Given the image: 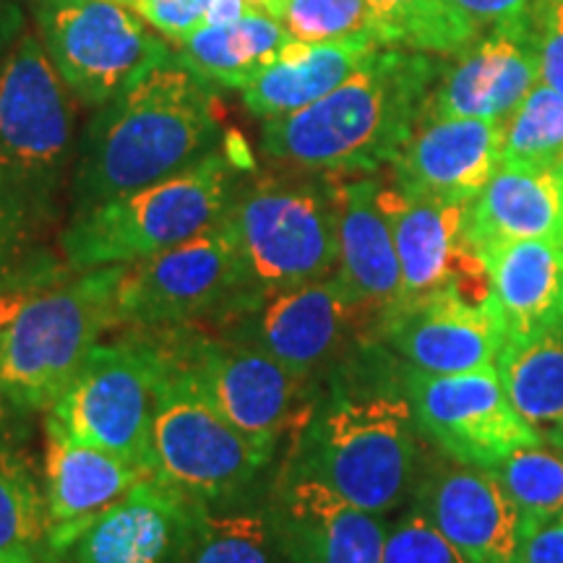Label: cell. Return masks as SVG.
<instances>
[{"mask_svg":"<svg viewBox=\"0 0 563 563\" xmlns=\"http://www.w3.org/2000/svg\"><path fill=\"white\" fill-rule=\"evenodd\" d=\"M426 456L402 361L368 336L308 386L282 467L389 517L410 504Z\"/></svg>","mask_w":563,"mask_h":563,"instance_id":"cell-1","label":"cell"},{"mask_svg":"<svg viewBox=\"0 0 563 563\" xmlns=\"http://www.w3.org/2000/svg\"><path fill=\"white\" fill-rule=\"evenodd\" d=\"M217 89L170 47L97 108L70 173V214L139 191L217 152Z\"/></svg>","mask_w":563,"mask_h":563,"instance_id":"cell-2","label":"cell"},{"mask_svg":"<svg viewBox=\"0 0 563 563\" xmlns=\"http://www.w3.org/2000/svg\"><path fill=\"white\" fill-rule=\"evenodd\" d=\"M441 66L378 47L347 81L290 115L264 121L262 150L298 173L355 178L391 165L426 115Z\"/></svg>","mask_w":563,"mask_h":563,"instance_id":"cell-3","label":"cell"},{"mask_svg":"<svg viewBox=\"0 0 563 563\" xmlns=\"http://www.w3.org/2000/svg\"><path fill=\"white\" fill-rule=\"evenodd\" d=\"M241 170L243 162L222 146L170 178L70 214L60 232V256L74 272H87L173 249L224 217Z\"/></svg>","mask_w":563,"mask_h":563,"instance_id":"cell-4","label":"cell"},{"mask_svg":"<svg viewBox=\"0 0 563 563\" xmlns=\"http://www.w3.org/2000/svg\"><path fill=\"white\" fill-rule=\"evenodd\" d=\"M40 34L21 32L0 58V186L34 228L58 209L74 173V102Z\"/></svg>","mask_w":563,"mask_h":563,"instance_id":"cell-5","label":"cell"},{"mask_svg":"<svg viewBox=\"0 0 563 563\" xmlns=\"http://www.w3.org/2000/svg\"><path fill=\"white\" fill-rule=\"evenodd\" d=\"M123 266L74 272L42 290L0 334V391L47 412L112 327Z\"/></svg>","mask_w":563,"mask_h":563,"instance_id":"cell-6","label":"cell"},{"mask_svg":"<svg viewBox=\"0 0 563 563\" xmlns=\"http://www.w3.org/2000/svg\"><path fill=\"white\" fill-rule=\"evenodd\" d=\"M228 214L241 243L251 295L336 272L340 211L336 183L329 175H258L238 186Z\"/></svg>","mask_w":563,"mask_h":563,"instance_id":"cell-7","label":"cell"},{"mask_svg":"<svg viewBox=\"0 0 563 563\" xmlns=\"http://www.w3.org/2000/svg\"><path fill=\"white\" fill-rule=\"evenodd\" d=\"M167 361L191 376L209 405L256 449L274 460L287 428L308 397L306 382L249 344L201 327L139 329Z\"/></svg>","mask_w":563,"mask_h":563,"instance_id":"cell-8","label":"cell"},{"mask_svg":"<svg viewBox=\"0 0 563 563\" xmlns=\"http://www.w3.org/2000/svg\"><path fill=\"white\" fill-rule=\"evenodd\" d=\"M249 295L241 243L224 211L199 235L123 266L118 327H201Z\"/></svg>","mask_w":563,"mask_h":563,"instance_id":"cell-9","label":"cell"},{"mask_svg":"<svg viewBox=\"0 0 563 563\" xmlns=\"http://www.w3.org/2000/svg\"><path fill=\"white\" fill-rule=\"evenodd\" d=\"M159 361L152 418V475L201 504L238 501L272 462L209 405L186 371L162 352Z\"/></svg>","mask_w":563,"mask_h":563,"instance_id":"cell-10","label":"cell"},{"mask_svg":"<svg viewBox=\"0 0 563 563\" xmlns=\"http://www.w3.org/2000/svg\"><path fill=\"white\" fill-rule=\"evenodd\" d=\"M224 340L249 344L311 384L373 336V319L347 298L336 277L251 295L211 321Z\"/></svg>","mask_w":563,"mask_h":563,"instance_id":"cell-11","label":"cell"},{"mask_svg":"<svg viewBox=\"0 0 563 563\" xmlns=\"http://www.w3.org/2000/svg\"><path fill=\"white\" fill-rule=\"evenodd\" d=\"M159 368V352L146 334L129 329L118 342L97 344L45 420L55 422L68 439L125 456L152 473Z\"/></svg>","mask_w":563,"mask_h":563,"instance_id":"cell-12","label":"cell"},{"mask_svg":"<svg viewBox=\"0 0 563 563\" xmlns=\"http://www.w3.org/2000/svg\"><path fill=\"white\" fill-rule=\"evenodd\" d=\"M34 21L60 79L89 108L170 51L131 5L112 0H37Z\"/></svg>","mask_w":563,"mask_h":563,"instance_id":"cell-13","label":"cell"},{"mask_svg":"<svg viewBox=\"0 0 563 563\" xmlns=\"http://www.w3.org/2000/svg\"><path fill=\"white\" fill-rule=\"evenodd\" d=\"M402 382L428 446L462 464L493 467L543 443L511 405L496 368L426 373L402 363Z\"/></svg>","mask_w":563,"mask_h":563,"instance_id":"cell-14","label":"cell"},{"mask_svg":"<svg viewBox=\"0 0 563 563\" xmlns=\"http://www.w3.org/2000/svg\"><path fill=\"white\" fill-rule=\"evenodd\" d=\"M394 357L426 373L496 368L504 327L493 300H475L460 287L394 300L373 323Z\"/></svg>","mask_w":563,"mask_h":563,"instance_id":"cell-15","label":"cell"},{"mask_svg":"<svg viewBox=\"0 0 563 563\" xmlns=\"http://www.w3.org/2000/svg\"><path fill=\"white\" fill-rule=\"evenodd\" d=\"M422 517L470 563H519L527 543L522 514L490 467L428 454L410 498Z\"/></svg>","mask_w":563,"mask_h":563,"instance_id":"cell-16","label":"cell"},{"mask_svg":"<svg viewBox=\"0 0 563 563\" xmlns=\"http://www.w3.org/2000/svg\"><path fill=\"white\" fill-rule=\"evenodd\" d=\"M266 504L285 563H384L386 517L313 477L282 467Z\"/></svg>","mask_w":563,"mask_h":563,"instance_id":"cell-17","label":"cell"},{"mask_svg":"<svg viewBox=\"0 0 563 563\" xmlns=\"http://www.w3.org/2000/svg\"><path fill=\"white\" fill-rule=\"evenodd\" d=\"M201 501L146 477L91 522L58 563H194Z\"/></svg>","mask_w":563,"mask_h":563,"instance_id":"cell-18","label":"cell"},{"mask_svg":"<svg viewBox=\"0 0 563 563\" xmlns=\"http://www.w3.org/2000/svg\"><path fill=\"white\" fill-rule=\"evenodd\" d=\"M382 203L402 269L399 298H418L443 287H460L475 300L490 298L488 272L464 232L467 203L418 199L384 183Z\"/></svg>","mask_w":563,"mask_h":563,"instance_id":"cell-19","label":"cell"},{"mask_svg":"<svg viewBox=\"0 0 563 563\" xmlns=\"http://www.w3.org/2000/svg\"><path fill=\"white\" fill-rule=\"evenodd\" d=\"M540 84L534 24L498 26L470 42L441 70L426 115L506 121Z\"/></svg>","mask_w":563,"mask_h":563,"instance_id":"cell-20","label":"cell"},{"mask_svg":"<svg viewBox=\"0 0 563 563\" xmlns=\"http://www.w3.org/2000/svg\"><path fill=\"white\" fill-rule=\"evenodd\" d=\"M498 167L501 121L422 115L391 162V186L418 199L470 203Z\"/></svg>","mask_w":563,"mask_h":563,"instance_id":"cell-21","label":"cell"},{"mask_svg":"<svg viewBox=\"0 0 563 563\" xmlns=\"http://www.w3.org/2000/svg\"><path fill=\"white\" fill-rule=\"evenodd\" d=\"M146 477L152 473L144 464L68 439L55 422L45 420L42 485L55 559L60 561L68 545L91 522H97Z\"/></svg>","mask_w":563,"mask_h":563,"instance_id":"cell-22","label":"cell"},{"mask_svg":"<svg viewBox=\"0 0 563 563\" xmlns=\"http://www.w3.org/2000/svg\"><path fill=\"white\" fill-rule=\"evenodd\" d=\"M336 183V211H340V262L334 277L355 302L376 323L402 292L397 243L391 222L382 203V180L373 175Z\"/></svg>","mask_w":563,"mask_h":563,"instance_id":"cell-23","label":"cell"},{"mask_svg":"<svg viewBox=\"0 0 563 563\" xmlns=\"http://www.w3.org/2000/svg\"><path fill=\"white\" fill-rule=\"evenodd\" d=\"M464 232L477 253L509 241L563 243V167L501 165L467 203Z\"/></svg>","mask_w":563,"mask_h":563,"instance_id":"cell-24","label":"cell"},{"mask_svg":"<svg viewBox=\"0 0 563 563\" xmlns=\"http://www.w3.org/2000/svg\"><path fill=\"white\" fill-rule=\"evenodd\" d=\"M506 340L563 321V243L509 241L481 253Z\"/></svg>","mask_w":563,"mask_h":563,"instance_id":"cell-25","label":"cell"},{"mask_svg":"<svg viewBox=\"0 0 563 563\" xmlns=\"http://www.w3.org/2000/svg\"><path fill=\"white\" fill-rule=\"evenodd\" d=\"M378 47L373 40L287 42L241 89L243 104L262 121L290 115L347 81Z\"/></svg>","mask_w":563,"mask_h":563,"instance_id":"cell-26","label":"cell"},{"mask_svg":"<svg viewBox=\"0 0 563 563\" xmlns=\"http://www.w3.org/2000/svg\"><path fill=\"white\" fill-rule=\"evenodd\" d=\"M287 42L292 37L277 16L253 9L232 24H201L178 42L175 55L214 89L241 91Z\"/></svg>","mask_w":563,"mask_h":563,"instance_id":"cell-27","label":"cell"},{"mask_svg":"<svg viewBox=\"0 0 563 563\" xmlns=\"http://www.w3.org/2000/svg\"><path fill=\"white\" fill-rule=\"evenodd\" d=\"M496 371L540 441L563 449V321L522 340H506Z\"/></svg>","mask_w":563,"mask_h":563,"instance_id":"cell-28","label":"cell"},{"mask_svg":"<svg viewBox=\"0 0 563 563\" xmlns=\"http://www.w3.org/2000/svg\"><path fill=\"white\" fill-rule=\"evenodd\" d=\"M0 563H58L45 485L21 443H0Z\"/></svg>","mask_w":563,"mask_h":563,"instance_id":"cell-29","label":"cell"},{"mask_svg":"<svg viewBox=\"0 0 563 563\" xmlns=\"http://www.w3.org/2000/svg\"><path fill=\"white\" fill-rule=\"evenodd\" d=\"M235 504H201L194 563H277L282 559L269 504L245 509Z\"/></svg>","mask_w":563,"mask_h":563,"instance_id":"cell-30","label":"cell"},{"mask_svg":"<svg viewBox=\"0 0 563 563\" xmlns=\"http://www.w3.org/2000/svg\"><path fill=\"white\" fill-rule=\"evenodd\" d=\"M378 42L384 47L428 55L462 53L475 34L452 0H368Z\"/></svg>","mask_w":563,"mask_h":563,"instance_id":"cell-31","label":"cell"},{"mask_svg":"<svg viewBox=\"0 0 563 563\" xmlns=\"http://www.w3.org/2000/svg\"><path fill=\"white\" fill-rule=\"evenodd\" d=\"M490 470L522 514L527 538L540 527L563 522V449L522 446Z\"/></svg>","mask_w":563,"mask_h":563,"instance_id":"cell-32","label":"cell"},{"mask_svg":"<svg viewBox=\"0 0 563 563\" xmlns=\"http://www.w3.org/2000/svg\"><path fill=\"white\" fill-rule=\"evenodd\" d=\"M501 165L563 167V97L540 81L501 121Z\"/></svg>","mask_w":563,"mask_h":563,"instance_id":"cell-33","label":"cell"},{"mask_svg":"<svg viewBox=\"0 0 563 563\" xmlns=\"http://www.w3.org/2000/svg\"><path fill=\"white\" fill-rule=\"evenodd\" d=\"M274 16L300 42H378L368 0H282Z\"/></svg>","mask_w":563,"mask_h":563,"instance_id":"cell-34","label":"cell"},{"mask_svg":"<svg viewBox=\"0 0 563 563\" xmlns=\"http://www.w3.org/2000/svg\"><path fill=\"white\" fill-rule=\"evenodd\" d=\"M70 272L66 258L53 251L30 245L9 262L0 264V334L32 298L60 282Z\"/></svg>","mask_w":563,"mask_h":563,"instance_id":"cell-35","label":"cell"},{"mask_svg":"<svg viewBox=\"0 0 563 563\" xmlns=\"http://www.w3.org/2000/svg\"><path fill=\"white\" fill-rule=\"evenodd\" d=\"M384 563H470L415 506L399 514L386 530Z\"/></svg>","mask_w":563,"mask_h":563,"instance_id":"cell-36","label":"cell"},{"mask_svg":"<svg viewBox=\"0 0 563 563\" xmlns=\"http://www.w3.org/2000/svg\"><path fill=\"white\" fill-rule=\"evenodd\" d=\"M532 24L540 81L563 97V0H540Z\"/></svg>","mask_w":563,"mask_h":563,"instance_id":"cell-37","label":"cell"},{"mask_svg":"<svg viewBox=\"0 0 563 563\" xmlns=\"http://www.w3.org/2000/svg\"><path fill=\"white\" fill-rule=\"evenodd\" d=\"M211 0H136L133 11L178 45L203 24Z\"/></svg>","mask_w":563,"mask_h":563,"instance_id":"cell-38","label":"cell"},{"mask_svg":"<svg viewBox=\"0 0 563 563\" xmlns=\"http://www.w3.org/2000/svg\"><path fill=\"white\" fill-rule=\"evenodd\" d=\"M452 3L477 40L498 26L530 24L540 0H452Z\"/></svg>","mask_w":563,"mask_h":563,"instance_id":"cell-39","label":"cell"},{"mask_svg":"<svg viewBox=\"0 0 563 563\" xmlns=\"http://www.w3.org/2000/svg\"><path fill=\"white\" fill-rule=\"evenodd\" d=\"M32 230L34 224L24 214L0 203V264L34 245Z\"/></svg>","mask_w":563,"mask_h":563,"instance_id":"cell-40","label":"cell"},{"mask_svg":"<svg viewBox=\"0 0 563 563\" xmlns=\"http://www.w3.org/2000/svg\"><path fill=\"white\" fill-rule=\"evenodd\" d=\"M519 563H563V522L534 530L527 538Z\"/></svg>","mask_w":563,"mask_h":563,"instance_id":"cell-41","label":"cell"},{"mask_svg":"<svg viewBox=\"0 0 563 563\" xmlns=\"http://www.w3.org/2000/svg\"><path fill=\"white\" fill-rule=\"evenodd\" d=\"M32 415L13 402L9 394L0 391V443H24L30 439Z\"/></svg>","mask_w":563,"mask_h":563,"instance_id":"cell-42","label":"cell"},{"mask_svg":"<svg viewBox=\"0 0 563 563\" xmlns=\"http://www.w3.org/2000/svg\"><path fill=\"white\" fill-rule=\"evenodd\" d=\"M24 32V11L19 0H0V58Z\"/></svg>","mask_w":563,"mask_h":563,"instance_id":"cell-43","label":"cell"},{"mask_svg":"<svg viewBox=\"0 0 563 563\" xmlns=\"http://www.w3.org/2000/svg\"><path fill=\"white\" fill-rule=\"evenodd\" d=\"M256 5L251 0H211L207 16H203V24H232V21L243 19L245 13H251Z\"/></svg>","mask_w":563,"mask_h":563,"instance_id":"cell-44","label":"cell"},{"mask_svg":"<svg viewBox=\"0 0 563 563\" xmlns=\"http://www.w3.org/2000/svg\"><path fill=\"white\" fill-rule=\"evenodd\" d=\"M253 5H256V9H262V11H269L272 16L274 13H277V9L282 5V0H251Z\"/></svg>","mask_w":563,"mask_h":563,"instance_id":"cell-45","label":"cell"},{"mask_svg":"<svg viewBox=\"0 0 563 563\" xmlns=\"http://www.w3.org/2000/svg\"><path fill=\"white\" fill-rule=\"evenodd\" d=\"M0 203H3V207H11V209H16V211H19V214H21V209L16 207V203H13V201H11V196H9V194H5V188H3V186H0Z\"/></svg>","mask_w":563,"mask_h":563,"instance_id":"cell-46","label":"cell"},{"mask_svg":"<svg viewBox=\"0 0 563 563\" xmlns=\"http://www.w3.org/2000/svg\"><path fill=\"white\" fill-rule=\"evenodd\" d=\"M112 3H123V5H131V9H133V5H136V0H112Z\"/></svg>","mask_w":563,"mask_h":563,"instance_id":"cell-47","label":"cell"}]
</instances>
